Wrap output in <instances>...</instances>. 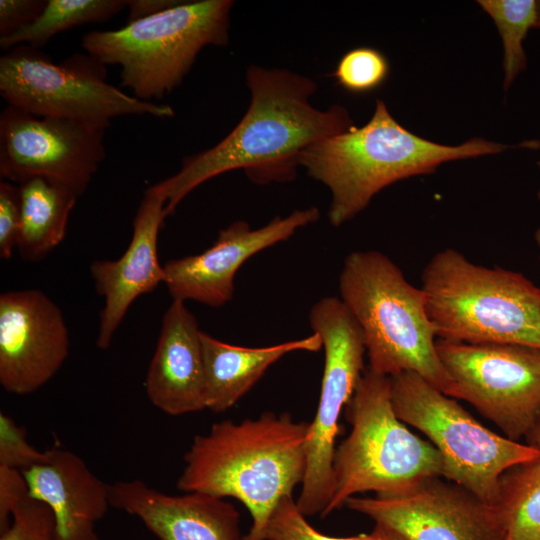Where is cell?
I'll return each instance as SVG.
<instances>
[{
  "label": "cell",
  "mask_w": 540,
  "mask_h": 540,
  "mask_svg": "<svg viewBox=\"0 0 540 540\" xmlns=\"http://www.w3.org/2000/svg\"><path fill=\"white\" fill-rule=\"evenodd\" d=\"M516 146L472 138L451 146L436 143L405 129L377 99L370 120L308 147L299 164L331 193L328 218L341 226L364 210L387 186L417 175L431 174L445 162L501 153Z\"/></svg>",
  "instance_id": "obj_3"
},
{
  "label": "cell",
  "mask_w": 540,
  "mask_h": 540,
  "mask_svg": "<svg viewBox=\"0 0 540 540\" xmlns=\"http://www.w3.org/2000/svg\"><path fill=\"white\" fill-rule=\"evenodd\" d=\"M206 409L223 412L240 400L273 363L295 351L316 352L322 339L314 333L302 339L267 347H242L220 341L202 331Z\"/></svg>",
  "instance_id": "obj_20"
},
{
  "label": "cell",
  "mask_w": 540,
  "mask_h": 540,
  "mask_svg": "<svg viewBox=\"0 0 540 540\" xmlns=\"http://www.w3.org/2000/svg\"><path fill=\"white\" fill-rule=\"evenodd\" d=\"M439 358L463 399L505 437L526 438L540 420V349L437 338Z\"/></svg>",
  "instance_id": "obj_11"
},
{
  "label": "cell",
  "mask_w": 540,
  "mask_h": 540,
  "mask_svg": "<svg viewBox=\"0 0 540 540\" xmlns=\"http://www.w3.org/2000/svg\"><path fill=\"white\" fill-rule=\"evenodd\" d=\"M111 507L138 518L159 540H243L240 514L223 498L170 495L134 479L108 484Z\"/></svg>",
  "instance_id": "obj_17"
},
{
  "label": "cell",
  "mask_w": 540,
  "mask_h": 540,
  "mask_svg": "<svg viewBox=\"0 0 540 540\" xmlns=\"http://www.w3.org/2000/svg\"><path fill=\"white\" fill-rule=\"evenodd\" d=\"M125 8L127 0H47L32 24L1 38L0 46L6 51L19 45L39 49L58 33L82 24L108 21Z\"/></svg>",
  "instance_id": "obj_23"
},
{
  "label": "cell",
  "mask_w": 540,
  "mask_h": 540,
  "mask_svg": "<svg viewBox=\"0 0 540 540\" xmlns=\"http://www.w3.org/2000/svg\"><path fill=\"white\" fill-rule=\"evenodd\" d=\"M526 440L539 449V455L501 476L493 503L502 540H540V420Z\"/></svg>",
  "instance_id": "obj_22"
},
{
  "label": "cell",
  "mask_w": 540,
  "mask_h": 540,
  "mask_svg": "<svg viewBox=\"0 0 540 540\" xmlns=\"http://www.w3.org/2000/svg\"><path fill=\"white\" fill-rule=\"evenodd\" d=\"M46 4L47 0H0V39L32 24Z\"/></svg>",
  "instance_id": "obj_30"
},
{
  "label": "cell",
  "mask_w": 540,
  "mask_h": 540,
  "mask_svg": "<svg viewBox=\"0 0 540 540\" xmlns=\"http://www.w3.org/2000/svg\"><path fill=\"white\" fill-rule=\"evenodd\" d=\"M180 2L178 0H127L129 9L127 22L158 14Z\"/></svg>",
  "instance_id": "obj_32"
},
{
  "label": "cell",
  "mask_w": 540,
  "mask_h": 540,
  "mask_svg": "<svg viewBox=\"0 0 540 540\" xmlns=\"http://www.w3.org/2000/svg\"><path fill=\"white\" fill-rule=\"evenodd\" d=\"M21 228L19 186L0 182V257L8 260L17 248Z\"/></svg>",
  "instance_id": "obj_29"
},
{
  "label": "cell",
  "mask_w": 540,
  "mask_h": 540,
  "mask_svg": "<svg viewBox=\"0 0 540 540\" xmlns=\"http://www.w3.org/2000/svg\"><path fill=\"white\" fill-rule=\"evenodd\" d=\"M535 28L540 29V1H537V18H536Z\"/></svg>",
  "instance_id": "obj_34"
},
{
  "label": "cell",
  "mask_w": 540,
  "mask_h": 540,
  "mask_svg": "<svg viewBox=\"0 0 540 540\" xmlns=\"http://www.w3.org/2000/svg\"><path fill=\"white\" fill-rule=\"evenodd\" d=\"M29 496V486L22 471L0 466V531L9 526L14 508Z\"/></svg>",
  "instance_id": "obj_31"
},
{
  "label": "cell",
  "mask_w": 540,
  "mask_h": 540,
  "mask_svg": "<svg viewBox=\"0 0 540 540\" xmlns=\"http://www.w3.org/2000/svg\"><path fill=\"white\" fill-rule=\"evenodd\" d=\"M265 540H398L384 528L374 525L369 533L348 537L323 534L316 530L297 507L292 496L283 497L268 522Z\"/></svg>",
  "instance_id": "obj_25"
},
{
  "label": "cell",
  "mask_w": 540,
  "mask_h": 540,
  "mask_svg": "<svg viewBox=\"0 0 540 540\" xmlns=\"http://www.w3.org/2000/svg\"><path fill=\"white\" fill-rule=\"evenodd\" d=\"M231 0L181 1L116 30L83 36L84 50L103 65H119L121 85L145 102L179 86L200 51L229 41Z\"/></svg>",
  "instance_id": "obj_7"
},
{
  "label": "cell",
  "mask_w": 540,
  "mask_h": 540,
  "mask_svg": "<svg viewBox=\"0 0 540 540\" xmlns=\"http://www.w3.org/2000/svg\"><path fill=\"white\" fill-rule=\"evenodd\" d=\"M69 332L60 308L36 289L0 295V384L27 395L45 385L68 357Z\"/></svg>",
  "instance_id": "obj_14"
},
{
  "label": "cell",
  "mask_w": 540,
  "mask_h": 540,
  "mask_svg": "<svg viewBox=\"0 0 540 540\" xmlns=\"http://www.w3.org/2000/svg\"><path fill=\"white\" fill-rule=\"evenodd\" d=\"M319 217V209L313 206L295 210L286 217L277 216L256 229L245 221H235L221 229L216 241L205 251L167 261L163 265L164 284L173 300L222 306L233 297L234 278L243 263L289 239Z\"/></svg>",
  "instance_id": "obj_15"
},
{
  "label": "cell",
  "mask_w": 540,
  "mask_h": 540,
  "mask_svg": "<svg viewBox=\"0 0 540 540\" xmlns=\"http://www.w3.org/2000/svg\"><path fill=\"white\" fill-rule=\"evenodd\" d=\"M106 127L37 117L8 105L0 114V175L21 184L33 177L61 182L80 196L105 158Z\"/></svg>",
  "instance_id": "obj_12"
},
{
  "label": "cell",
  "mask_w": 540,
  "mask_h": 540,
  "mask_svg": "<svg viewBox=\"0 0 540 540\" xmlns=\"http://www.w3.org/2000/svg\"><path fill=\"white\" fill-rule=\"evenodd\" d=\"M246 81L250 104L235 128L156 184L166 197L167 215L196 187L232 170H243L258 184L293 180L308 147L353 125L343 106L321 110L311 104L317 85L307 76L253 65Z\"/></svg>",
  "instance_id": "obj_1"
},
{
  "label": "cell",
  "mask_w": 540,
  "mask_h": 540,
  "mask_svg": "<svg viewBox=\"0 0 540 540\" xmlns=\"http://www.w3.org/2000/svg\"><path fill=\"white\" fill-rule=\"evenodd\" d=\"M421 289L439 339L540 349V287L522 273L446 248L425 266Z\"/></svg>",
  "instance_id": "obj_5"
},
{
  "label": "cell",
  "mask_w": 540,
  "mask_h": 540,
  "mask_svg": "<svg viewBox=\"0 0 540 540\" xmlns=\"http://www.w3.org/2000/svg\"><path fill=\"white\" fill-rule=\"evenodd\" d=\"M0 540H56L55 517L50 507L31 496L19 503Z\"/></svg>",
  "instance_id": "obj_27"
},
{
  "label": "cell",
  "mask_w": 540,
  "mask_h": 540,
  "mask_svg": "<svg viewBox=\"0 0 540 540\" xmlns=\"http://www.w3.org/2000/svg\"><path fill=\"white\" fill-rule=\"evenodd\" d=\"M389 71L388 59L382 52L372 47H357L340 58L333 77L346 91L364 94L380 87Z\"/></svg>",
  "instance_id": "obj_26"
},
{
  "label": "cell",
  "mask_w": 540,
  "mask_h": 540,
  "mask_svg": "<svg viewBox=\"0 0 540 540\" xmlns=\"http://www.w3.org/2000/svg\"><path fill=\"white\" fill-rule=\"evenodd\" d=\"M325 352L320 399L310 422L307 470L297 507L305 516L321 515L332 494V463L339 418L364 372L366 348L362 331L340 298L325 297L309 313Z\"/></svg>",
  "instance_id": "obj_10"
},
{
  "label": "cell",
  "mask_w": 540,
  "mask_h": 540,
  "mask_svg": "<svg viewBox=\"0 0 540 540\" xmlns=\"http://www.w3.org/2000/svg\"><path fill=\"white\" fill-rule=\"evenodd\" d=\"M309 428L288 413L217 422L194 437L177 488L238 499L252 518L243 540H265L277 504L304 481Z\"/></svg>",
  "instance_id": "obj_2"
},
{
  "label": "cell",
  "mask_w": 540,
  "mask_h": 540,
  "mask_svg": "<svg viewBox=\"0 0 540 540\" xmlns=\"http://www.w3.org/2000/svg\"><path fill=\"white\" fill-rule=\"evenodd\" d=\"M398 418L422 432L443 460V478L493 504L501 476L539 449L495 433L454 398L413 372L390 377Z\"/></svg>",
  "instance_id": "obj_8"
},
{
  "label": "cell",
  "mask_w": 540,
  "mask_h": 540,
  "mask_svg": "<svg viewBox=\"0 0 540 540\" xmlns=\"http://www.w3.org/2000/svg\"><path fill=\"white\" fill-rule=\"evenodd\" d=\"M47 458L23 470L31 497L52 510L56 540H99L97 523L110 505L109 488L75 453L53 446Z\"/></svg>",
  "instance_id": "obj_19"
},
{
  "label": "cell",
  "mask_w": 540,
  "mask_h": 540,
  "mask_svg": "<svg viewBox=\"0 0 540 540\" xmlns=\"http://www.w3.org/2000/svg\"><path fill=\"white\" fill-rule=\"evenodd\" d=\"M538 198L540 199V189L538 192ZM534 240L537 244V247L539 249V259H540V228H538L534 233Z\"/></svg>",
  "instance_id": "obj_33"
},
{
  "label": "cell",
  "mask_w": 540,
  "mask_h": 540,
  "mask_svg": "<svg viewBox=\"0 0 540 540\" xmlns=\"http://www.w3.org/2000/svg\"><path fill=\"white\" fill-rule=\"evenodd\" d=\"M345 505L398 540H502L495 506L441 476Z\"/></svg>",
  "instance_id": "obj_13"
},
{
  "label": "cell",
  "mask_w": 540,
  "mask_h": 540,
  "mask_svg": "<svg viewBox=\"0 0 540 540\" xmlns=\"http://www.w3.org/2000/svg\"><path fill=\"white\" fill-rule=\"evenodd\" d=\"M345 415L352 429L335 449L332 494L322 518L358 493L390 494L423 479L443 476L437 449L396 415L390 377L365 369Z\"/></svg>",
  "instance_id": "obj_6"
},
{
  "label": "cell",
  "mask_w": 540,
  "mask_h": 540,
  "mask_svg": "<svg viewBox=\"0 0 540 540\" xmlns=\"http://www.w3.org/2000/svg\"><path fill=\"white\" fill-rule=\"evenodd\" d=\"M340 299L358 323L376 374L413 372L449 397L454 385L437 353V333L423 290L385 254L354 251L339 276Z\"/></svg>",
  "instance_id": "obj_4"
},
{
  "label": "cell",
  "mask_w": 540,
  "mask_h": 540,
  "mask_svg": "<svg viewBox=\"0 0 540 540\" xmlns=\"http://www.w3.org/2000/svg\"><path fill=\"white\" fill-rule=\"evenodd\" d=\"M166 197L155 184L147 188L133 219L131 241L116 260H95L90 272L97 293L104 297L96 345L110 347L112 338L131 304L164 283L158 258V234L168 216Z\"/></svg>",
  "instance_id": "obj_16"
},
{
  "label": "cell",
  "mask_w": 540,
  "mask_h": 540,
  "mask_svg": "<svg viewBox=\"0 0 540 540\" xmlns=\"http://www.w3.org/2000/svg\"><path fill=\"white\" fill-rule=\"evenodd\" d=\"M47 452L32 446L23 427L7 414L0 413V466H7L20 471L42 463Z\"/></svg>",
  "instance_id": "obj_28"
},
{
  "label": "cell",
  "mask_w": 540,
  "mask_h": 540,
  "mask_svg": "<svg viewBox=\"0 0 540 540\" xmlns=\"http://www.w3.org/2000/svg\"><path fill=\"white\" fill-rule=\"evenodd\" d=\"M538 164H539V166H540V161H539V163H538Z\"/></svg>",
  "instance_id": "obj_35"
},
{
  "label": "cell",
  "mask_w": 540,
  "mask_h": 540,
  "mask_svg": "<svg viewBox=\"0 0 540 540\" xmlns=\"http://www.w3.org/2000/svg\"><path fill=\"white\" fill-rule=\"evenodd\" d=\"M479 6L493 19L503 46V88L505 91L526 69L527 57L523 48L529 30L535 28V0H479Z\"/></svg>",
  "instance_id": "obj_24"
},
{
  "label": "cell",
  "mask_w": 540,
  "mask_h": 540,
  "mask_svg": "<svg viewBox=\"0 0 540 540\" xmlns=\"http://www.w3.org/2000/svg\"><path fill=\"white\" fill-rule=\"evenodd\" d=\"M202 331L185 302L173 300L163 319L145 390L162 412L184 415L206 409Z\"/></svg>",
  "instance_id": "obj_18"
},
{
  "label": "cell",
  "mask_w": 540,
  "mask_h": 540,
  "mask_svg": "<svg viewBox=\"0 0 540 540\" xmlns=\"http://www.w3.org/2000/svg\"><path fill=\"white\" fill-rule=\"evenodd\" d=\"M103 64L90 55H73L61 64L29 45L0 58V94L8 105L37 117L108 127L119 116L172 117L173 108L145 102L106 82Z\"/></svg>",
  "instance_id": "obj_9"
},
{
  "label": "cell",
  "mask_w": 540,
  "mask_h": 540,
  "mask_svg": "<svg viewBox=\"0 0 540 540\" xmlns=\"http://www.w3.org/2000/svg\"><path fill=\"white\" fill-rule=\"evenodd\" d=\"M21 228L17 244L25 261L41 260L64 239L70 213L80 196L69 186L44 177L19 184Z\"/></svg>",
  "instance_id": "obj_21"
}]
</instances>
